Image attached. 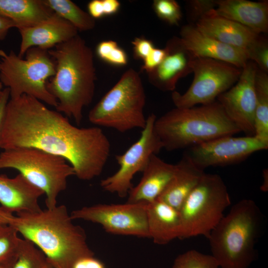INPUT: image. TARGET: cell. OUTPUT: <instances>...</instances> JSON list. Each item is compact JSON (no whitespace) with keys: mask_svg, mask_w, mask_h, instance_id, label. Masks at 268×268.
Returning <instances> with one entry per match:
<instances>
[{"mask_svg":"<svg viewBox=\"0 0 268 268\" xmlns=\"http://www.w3.org/2000/svg\"><path fill=\"white\" fill-rule=\"evenodd\" d=\"M34 147L65 158L75 176L89 181L102 172L110 141L97 126L79 128L32 96L8 100L0 129V148Z\"/></svg>","mask_w":268,"mask_h":268,"instance_id":"obj_1","label":"cell"},{"mask_svg":"<svg viewBox=\"0 0 268 268\" xmlns=\"http://www.w3.org/2000/svg\"><path fill=\"white\" fill-rule=\"evenodd\" d=\"M73 220L67 206L60 205L15 214L9 225L38 247L54 268H72L79 259L95 255L84 229Z\"/></svg>","mask_w":268,"mask_h":268,"instance_id":"obj_2","label":"cell"},{"mask_svg":"<svg viewBox=\"0 0 268 268\" xmlns=\"http://www.w3.org/2000/svg\"><path fill=\"white\" fill-rule=\"evenodd\" d=\"M55 65V74L47 82V89L56 99V111L72 118L79 125L83 110L92 101L96 70L91 49L77 35L48 50Z\"/></svg>","mask_w":268,"mask_h":268,"instance_id":"obj_3","label":"cell"},{"mask_svg":"<svg viewBox=\"0 0 268 268\" xmlns=\"http://www.w3.org/2000/svg\"><path fill=\"white\" fill-rule=\"evenodd\" d=\"M264 222V216L253 200L243 199L233 205L207 238L211 255L219 267L248 268L256 258L255 247Z\"/></svg>","mask_w":268,"mask_h":268,"instance_id":"obj_4","label":"cell"},{"mask_svg":"<svg viewBox=\"0 0 268 268\" xmlns=\"http://www.w3.org/2000/svg\"><path fill=\"white\" fill-rule=\"evenodd\" d=\"M154 130L168 151L190 148L240 132L217 101L187 108H175L158 118Z\"/></svg>","mask_w":268,"mask_h":268,"instance_id":"obj_5","label":"cell"},{"mask_svg":"<svg viewBox=\"0 0 268 268\" xmlns=\"http://www.w3.org/2000/svg\"><path fill=\"white\" fill-rule=\"evenodd\" d=\"M146 96L138 72L129 68L102 97L88 114L89 122L112 128L120 133L134 129H143Z\"/></svg>","mask_w":268,"mask_h":268,"instance_id":"obj_6","label":"cell"},{"mask_svg":"<svg viewBox=\"0 0 268 268\" xmlns=\"http://www.w3.org/2000/svg\"><path fill=\"white\" fill-rule=\"evenodd\" d=\"M19 57L13 51L0 50V81L9 90L10 99L27 95L56 108V99L46 83L55 73L54 62L48 50L32 47Z\"/></svg>","mask_w":268,"mask_h":268,"instance_id":"obj_7","label":"cell"},{"mask_svg":"<svg viewBox=\"0 0 268 268\" xmlns=\"http://www.w3.org/2000/svg\"><path fill=\"white\" fill-rule=\"evenodd\" d=\"M19 171L30 183L43 191L47 208L57 205L59 194L67 187L68 178L75 173L63 157L34 147L3 150L0 153V169Z\"/></svg>","mask_w":268,"mask_h":268,"instance_id":"obj_8","label":"cell"},{"mask_svg":"<svg viewBox=\"0 0 268 268\" xmlns=\"http://www.w3.org/2000/svg\"><path fill=\"white\" fill-rule=\"evenodd\" d=\"M230 204L222 178L216 174L205 173L179 211L182 225L180 239L199 235L207 238Z\"/></svg>","mask_w":268,"mask_h":268,"instance_id":"obj_9","label":"cell"},{"mask_svg":"<svg viewBox=\"0 0 268 268\" xmlns=\"http://www.w3.org/2000/svg\"><path fill=\"white\" fill-rule=\"evenodd\" d=\"M194 79L183 94L173 91L171 98L176 108H187L215 101L238 80L242 69L229 63L204 58H196L191 64Z\"/></svg>","mask_w":268,"mask_h":268,"instance_id":"obj_10","label":"cell"},{"mask_svg":"<svg viewBox=\"0 0 268 268\" xmlns=\"http://www.w3.org/2000/svg\"><path fill=\"white\" fill-rule=\"evenodd\" d=\"M156 119L155 114L149 115L138 139L124 153L116 156L119 169L101 181L100 186L104 190L116 194L120 198L128 196L133 187L134 176L137 172H142L150 157L163 148L162 142L154 130Z\"/></svg>","mask_w":268,"mask_h":268,"instance_id":"obj_11","label":"cell"},{"mask_svg":"<svg viewBox=\"0 0 268 268\" xmlns=\"http://www.w3.org/2000/svg\"><path fill=\"white\" fill-rule=\"evenodd\" d=\"M70 214L73 220L99 224L111 234L149 238L145 204H97L74 210Z\"/></svg>","mask_w":268,"mask_h":268,"instance_id":"obj_12","label":"cell"},{"mask_svg":"<svg viewBox=\"0 0 268 268\" xmlns=\"http://www.w3.org/2000/svg\"><path fill=\"white\" fill-rule=\"evenodd\" d=\"M189 148L186 153L200 169L238 163L253 153L268 148L255 136L220 137Z\"/></svg>","mask_w":268,"mask_h":268,"instance_id":"obj_13","label":"cell"},{"mask_svg":"<svg viewBox=\"0 0 268 268\" xmlns=\"http://www.w3.org/2000/svg\"><path fill=\"white\" fill-rule=\"evenodd\" d=\"M258 67L248 61L229 89L217 98L229 119L247 136L255 135V75Z\"/></svg>","mask_w":268,"mask_h":268,"instance_id":"obj_14","label":"cell"},{"mask_svg":"<svg viewBox=\"0 0 268 268\" xmlns=\"http://www.w3.org/2000/svg\"><path fill=\"white\" fill-rule=\"evenodd\" d=\"M186 48L196 58L221 61L242 69L249 60L246 50L221 43L200 32L194 25L183 26L180 37Z\"/></svg>","mask_w":268,"mask_h":268,"instance_id":"obj_15","label":"cell"},{"mask_svg":"<svg viewBox=\"0 0 268 268\" xmlns=\"http://www.w3.org/2000/svg\"><path fill=\"white\" fill-rule=\"evenodd\" d=\"M166 55L160 64L147 73L149 82L163 91H174L180 79L192 72L194 56L186 48L180 37H174L166 43Z\"/></svg>","mask_w":268,"mask_h":268,"instance_id":"obj_16","label":"cell"},{"mask_svg":"<svg viewBox=\"0 0 268 268\" xmlns=\"http://www.w3.org/2000/svg\"><path fill=\"white\" fill-rule=\"evenodd\" d=\"M18 30L21 36L18 54L20 58L31 48L49 50L78 35L73 25L55 13L35 26Z\"/></svg>","mask_w":268,"mask_h":268,"instance_id":"obj_17","label":"cell"},{"mask_svg":"<svg viewBox=\"0 0 268 268\" xmlns=\"http://www.w3.org/2000/svg\"><path fill=\"white\" fill-rule=\"evenodd\" d=\"M176 165L153 154L142 171L138 184L128 194L127 202L147 204L157 200L172 179Z\"/></svg>","mask_w":268,"mask_h":268,"instance_id":"obj_18","label":"cell"},{"mask_svg":"<svg viewBox=\"0 0 268 268\" xmlns=\"http://www.w3.org/2000/svg\"><path fill=\"white\" fill-rule=\"evenodd\" d=\"M212 9L194 25L203 34L228 45L247 51L259 34L249 28L217 15Z\"/></svg>","mask_w":268,"mask_h":268,"instance_id":"obj_19","label":"cell"},{"mask_svg":"<svg viewBox=\"0 0 268 268\" xmlns=\"http://www.w3.org/2000/svg\"><path fill=\"white\" fill-rule=\"evenodd\" d=\"M44 194L20 173L12 178L0 176V205L13 214L41 211L39 200Z\"/></svg>","mask_w":268,"mask_h":268,"instance_id":"obj_20","label":"cell"},{"mask_svg":"<svg viewBox=\"0 0 268 268\" xmlns=\"http://www.w3.org/2000/svg\"><path fill=\"white\" fill-rule=\"evenodd\" d=\"M215 13L239 23L260 34L268 30V1L216 0Z\"/></svg>","mask_w":268,"mask_h":268,"instance_id":"obj_21","label":"cell"},{"mask_svg":"<svg viewBox=\"0 0 268 268\" xmlns=\"http://www.w3.org/2000/svg\"><path fill=\"white\" fill-rule=\"evenodd\" d=\"M175 165L172 179L157 199L179 211L205 172L193 162L187 153Z\"/></svg>","mask_w":268,"mask_h":268,"instance_id":"obj_22","label":"cell"},{"mask_svg":"<svg viewBox=\"0 0 268 268\" xmlns=\"http://www.w3.org/2000/svg\"><path fill=\"white\" fill-rule=\"evenodd\" d=\"M149 238L158 245H165L180 239L182 225L179 211L157 199L146 204Z\"/></svg>","mask_w":268,"mask_h":268,"instance_id":"obj_23","label":"cell"},{"mask_svg":"<svg viewBox=\"0 0 268 268\" xmlns=\"http://www.w3.org/2000/svg\"><path fill=\"white\" fill-rule=\"evenodd\" d=\"M54 13L43 0H0V15L11 20L18 29L35 26Z\"/></svg>","mask_w":268,"mask_h":268,"instance_id":"obj_24","label":"cell"},{"mask_svg":"<svg viewBox=\"0 0 268 268\" xmlns=\"http://www.w3.org/2000/svg\"><path fill=\"white\" fill-rule=\"evenodd\" d=\"M255 87L254 136L268 144V76L267 72L258 69V67L255 75Z\"/></svg>","mask_w":268,"mask_h":268,"instance_id":"obj_25","label":"cell"},{"mask_svg":"<svg viewBox=\"0 0 268 268\" xmlns=\"http://www.w3.org/2000/svg\"><path fill=\"white\" fill-rule=\"evenodd\" d=\"M54 13L63 18L77 30L88 31L95 26V20L70 0H43Z\"/></svg>","mask_w":268,"mask_h":268,"instance_id":"obj_26","label":"cell"},{"mask_svg":"<svg viewBox=\"0 0 268 268\" xmlns=\"http://www.w3.org/2000/svg\"><path fill=\"white\" fill-rule=\"evenodd\" d=\"M13 268H54L44 254L31 241L21 238Z\"/></svg>","mask_w":268,"mask_h":268,"instance_id":"obj_27","label":"cell"},{"mask_svg":"<svg viewBox=\"0 0 268 268\" xmlns=\"http://www.w3.org/2000/svg\"><path fill=\"white\" fill-rule=\"evenodd\" d=\"M219 265L211 255L190 250L178 255L172 268H218Z\"/></svg>","mask_w":268,"mask_h":268,"instance_id":"obj_28","label":"cell"},{"mask_svg":"<svg viewBox=\"0 0 268 268\" xmlns=\"http://www.w3.org/2000/svg\"><path fill=\"white\" fill-rule=\"evenodd\" d=\"M96 53L102 61L115 66H125L128 62L126 52L113 40L99 43L96 48Z\"/></svg>","mask_w":268,"mask_h":268,"instance_id":"obj_29","label":"cell"},{"mask_svg":"<svg viewBox=\"0 0 268 268\" xmlns=\"http://www.w3.org/2000/svg\"><path fill=\"white\" fill-rule=\"evenodd\" d=\"M11 225L0 224V263L17 255L21 238Z\"/></svg>","mask_w":268,"mask_h":268,"instance_id":"obj_30","label":"cell"},{"mask_svg":"<svg viewBox=\"0 0 268 268\" xmlns=\"http://www.w3.org/2000/svg\"><path fill=\"white\" fill-rule=\"evenodd\" d=\"M152 7L159 18L171 25H178L181 19L180 6L174 0H155Z\"/></svg>","mask_w":268,"mask_h":268,"instance_id":"obj_31","label":"cell"},{"mask_svg":"<svg viewBox=\"0 0 268 268\" xmlns=\"http://www.w3.org/2000/svg\"><path fill=\"white\" fill-rule=\"evenodd\" d=\"M247 52L249 60L254 62L260 69L266 72L268 71V46L265 39L259 37L248 48Z\"/></svg>","mask_w":268,"mask_h":268,"instance_id":"obj_32","label":"cell"},{"mask_svg":"<svg viewBox=\"0 0 268 268\" xmlns=\"http://www.w3.org/2000/svg\"><path fill=\"white\" fill-rule=\"evenodd\" d=\"M216 6V0H193L188 2V16L191 20L196 22L210 10Z\"/></svg>","mask_w":268,"mask_h":268,"instance_id":"obj_33","label":"cell"},{"mask_svg":"<svg viewBox=\"0 0 268 268\" xmlns=\"http://www.w3.org/2000/svg\"><path fill=\"white\" fill-rule=\"evenodd\" d=\"M134 57L143 60L155 48L153 42L144 37L135 38L132 42Z\"/></svg>","mask_w":268,"mask_h":268,"instance_id":"obj_34","label":"cell"},{"mask_svg":"<svg viewBox=\"0 0 268 268\" xmlns=\"http://www.w3.org/2000/svg\"><path fill=\"white\" fill-rule=\"evenodd\" d=\"M166 55V51L165 48H154L143 60L141 70L145 71L146 73L151 71L160 64Z\"/></svg>","mask_w":268,"mask_h":268,"instance_id":"obj_35","label":"cell"},{"mask_svg":"<svg viewBox=\"0 0 268 268\" xmlns=\"http://www.w3.org/2000/svg\"><path fill=\"white\" fill-rule=\"evenodd\" d=\"M72 268H106L104 263L94 256L83 258L78 260Z\"/></svg>","mask_w":268,"mask_h":268,"instance_id":"obj_36","label":"cell"},{"mask_svg":"<svg viewBox=\"0 0 268 268\" xmlns=\"http://www.w3.org/2000/svg\"><path fill=\"white\" fill-rule=\"evenodd\" d=\"M88 13L94 19L100 18L104 16L102 0H92L87 5Z\"/></svg>","mask_w":268,"mask_h":268,"instance_id":"obj_37","label":"cell"},{"mask_svg":"<svg viewBox=\"0 0 268 268\" xmlns=\"http://www.w3.org/2000/svg\"><path fill=\"white\" fill-rule=\"evenodd\" d=\"M104 15H110L116 13L121 4L117 0H102Z\"/></svg>","mask_w":268,"mask_h":268,"instance_id":"obj_38","label":"cell"},{"mask_svg":"<svg viewBox=\"0 0 268 268\" xmlns=\"http://www.w3.org/2000/svg\"><path fill=\"white\" fill-rule=\"evenodd\" d=\"M13 27L15 25L11 20L0 15V41L5 39L9 30Z\"/></svg>","mask_w":268,"mask_h":268,"instance_id":"obj_39","label":"cell"},{"mask_svg":"<svg viewBox=\"0 0 268 268\" xmlns=\"http://www.w3.org/2000/svg\"><path fill=\"white\" fill-rule=\"evenodd\" d=\"M9 99L10 94L8 88H4L2 96L0 99V129L4 114L5 109Z\"/></svg>","mask_w":268,"mask_h":268,"instance_id":"obj_40","label":"cell"},{"mask_svg":"<svg viewBox=\"0 0 268 268\" xmlns=\"http://www.w3.org/2000/svg\"><path fill=\"white\" fill-rule=\"evenodd\" d=\"M14 215L0 205V224H10Z\"/></svg>","mask_w":268,"mask_h":268,"instance_id":"obj_41","label":"cell"},{"mask_svg":"<svg viewBox=\"0 0 268 268\" xmlns=\"http://www.w3.org/2000/svg\"><path fill=\"white\" fill-rule=\"evenodd\" d=\"M17 255L6 261L0 263V268H13L16 261Z\"/></svg>","mask_w":268,"mask_h":268,"instance_id":"obj_42","label":"cell"},{"mask_svg":"<svg viewBox=\"0 0 268 268\" xmlns=\"http://www.w3.org/2000/svg\"><path fill=\"white\" fill-rule=\"evenodd\" d=\"M263 182L261 187V190L263 192H267L268 190V171L265 169L263 172Z\"/></svg>","mask_w":268,"mask_h":268,"instance_id":"obj_43","label":"cell"},{"mask_svg":"<svg viewBox=\"0 0 268 268\" xmlns=\"http://www.w3.org/2000/svg\"><path fill=\"white\" fill-rule=\"evenodd\" d=\"M3 89L4 88H3V85L0 81V99L2 96Z\"/></svg>","mask_w":268,"mask_h":268,"instance_id":"obj_44","label":"cell"},{"mask_svg":"<svg viewBox=\"0 0 268 268\" xmlns=\"http://www.w3.org/2000/svg\"></svg>","mask_w":268,"mask_h":268,"instance_id":"obj_45","label":"cell"}]
</instances>
